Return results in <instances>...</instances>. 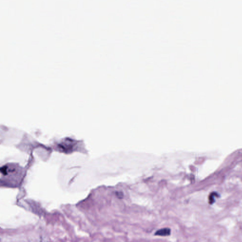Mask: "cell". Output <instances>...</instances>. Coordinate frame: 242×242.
I'll return each mask as SVG.
<instances>
[{"label":"cell","instance_id":"7a4b0ae2","mask_svg":"<svg viewBox=\"0 0 242 242\" xmlns=\"http://www.w3.org/2000/svg\"><path fill=\"white\" fill-rule=\"evenodd\" d=\"M218 196V195L216 192H212L209 197V202L210 205H212L215 202L214 197Z\"/></svg>","mask_w":242,"mask_h":242},{"label":"cell","instance_id":"6da1fadb","mask_svg":"<svg viewBox=\"0 0 242 242\" xmlns=\"http://www.w3.org/2000/svg\"><path fill=\"white\" fill-rule=\"evenodd\" d=\"M171 234V229L169 228H163L157 230L155 233V236L160 237H167Z\"/></svg>","mask_w":242,"mask_h":242}]
</instances>
